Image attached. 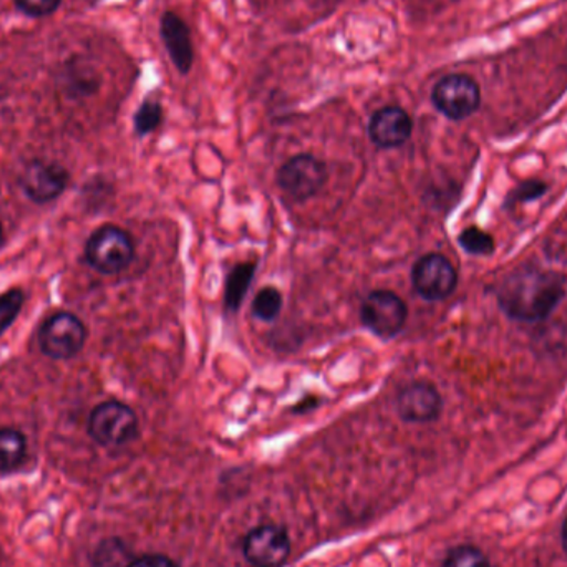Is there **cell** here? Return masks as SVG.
<instances>
[{
    "mask_svg": "<svg viewBox=\"0 0 567 567\" xmlns=\"http://www.w3.org/2000/svg\"><path fill=\"white\" fill-rule=\"evenodd\" d=\"M566 295L563 275L536 265L514 269L496 287V302L511 321L543 322Z\"/></svg>",
    "mask_w": 567,
    "mask_h": 567,
    "instance_id": "cell-1",
    "label": "cell"
},
{
    "mask_svg": "<svg viewBox=\"0 0 567 567\" xmlns=\"http://www.w3.org/2000/svg\"><path fill=\"white\" fill-rule=\"evenodd\" d=\"M85 258L95 271L102 274H118L132 264L135 242L125 229L103 225L90 235Z\"/></svg>",
    "mask_w": 567,
    "mask_h": 567,
    "instance_id": "cell-2",
    "label": "cell"
},
{
    "mask_svg": "<svg viewBox=\"0 0 567 567\" xmlns=\"http://www.w3.org/2000/svg\"><path fill=\"white\" fill-rule=\"evenodd\" d=\"M408 308L403 298L387 288L365 295L360 304L361 325L381 340L397 337L407 324Z\"/></svg>",
    "mask_w": 567,
    "mask_h": 567,
    "instance_id": "cell-3",
    "label": "cell"
},
{
    "mask_svg": "<svg viewBox=\"0 0 567 567\" xmlns=\"http://www.w3.org/2000/svg\"><path fill=\"white\" fill-rule=\"evenodd\" d=\"M88 433L102 447H123L138 437V417L122 401H105L93 408Z\"/></svg>",
    "mask_w": 567,
    "mask_h": 567,
    "instance_id": "cell-4",
    "label": "cell"
},
{
    "mask_svg": "<svg viewBox=\"0 0 567 567\" xmlns=\"http://www.w3.org/2000/svg\"><path fill=\"white\" fill-rule=\"evenodd\" d=\"M327 165L317 156L302 153L292 156L277 171V185L294 201L314 198L327 182Z\"/></svg>",
    "mask_w": 567,
    "mask_h": 567,
    "instance_id": "cell-5",
    "label": "cell"
},
{
    "mask_svg": "<svg viewBox=\"0 0 567 567\" xmlns=\"http://www.w3.org/2000/svg\"><path fill=\"white\" fill-rule=\"evenodd\" d=\"M431 102L441 115L461 122L480 108V85L471 76L461 73L443 76L431 92Z\"/></svg>",
    "mask_w": 567,
    "mask_h": 567,
    "instance_id": "cell-6",
    "label": "cell"
},
{
    "mask_svg": "<svg viewBox=\"0 0 567 567\" xmlns=\"http://www.w3.org/2000/svg\"><path fill=\"white\" fill-rule=\"evenodd\" d=\"M411 284L424 301H444L458 285V272L450 259L438 252L421 255L411 269Z\"/></svg>",
    "mask_w": 567,
    "mask_h": 567,
    "instance_id": "cell-7",
    "label": "cell"
},
{
    "mask_svg": "<svg viewBox=\"0 0 567 567\" xmlns=\"http://www.w3.org/2000/svg\"><path fill=\"white\" fill-rule=\"evenodd\" d=\"M86 340V328L76 315L59 312L40 328V348L46 357L66 360L75 357Z\"/></svg>",
    "mask_w": 567,
    "mask_h": 567,
    "instance_id": "cell-8",
    "label": "cell"
},
{
    "mask_svg": "<svg viewBox=\"0 0 567 567\" xmlns=\"http://www.w3.org/2000/svg\"><path fill=\"white\" fill-rule=\"evenodd\" d=\"M242 554L252 567H281L291 556V537L285 527L261 524L245 534Z\"/></svg>",
    "mask_w": 567,
    "mask_h": 567,
    "instance_id": "cell-9",
    "label": "cell"
},
{
    "mask_svg": "<svg viewBox=\"0 0 567 567\" xmlns=\"http://www.w3.org/2000/svg\"><path fill=\"white\" fill-rule=\"evenodd\" d=\"M443 410V398L434 385L413 381L401 388L397 397L398 417L407 423H431Z\"/></svg>",
    "mask_w": 567,
    "mask_h": 567,
    "instance_id": "cell-10",
    "label": "cell"
},
{
    "mask_svg": "<svg viewBox=\"0 0 567 567\" xmlns=\"http://www.w3.org/2000/svg\"><path fill=\"white\" fill-rule=\"evenodd\" d=\"M413 132L410 115L400 106H385L368 123V136L377 148L393 149L405 145Z\"/></svg>",
    "mask_w": 567,
    "mask_h": 567,
    "instance_id": "cell-11",
    "label": "cell"
},
{
    "mask_svg": "<svg viewBox=\"0 0 567 567\" xmlns=\"http://www.w3.org/2000/svg\"><path fill=\"white\" fill-rule=\"evenodd\" d=\"M66 181H69V175L56 162H30L20 176L23 192L40 204L59 198L65 189Z\"/></svg>",
    "mask_w": 567,
    "mask_h": 567,
    "instance_id": "cell-12",
    "label": "cell"
},
{
    "mask_svg": "<svg viewBox=\"0 0 567 567\" xmlns=\"http://www.w3.org/2000/svg\"><path fill=\"white\" fill-rule=\"evenodd\" d=\"M159 32H161L162 43L168 50L169 59L175 63L178 72L186 75L192 69L195 49H192L191 33H189L185 20L168 10L162 13Z\"/></svg>",
    "mask_w": 567,
    "mask_h": 567,
    "instance_id": "cell-13",
    "label": "cell"
},
{
    "mask_svg": "<svg viewBox=\"0 0 567 567\" xmlns=\"http://www.w3.org/2000/svg\"><path fill=\"white\" fill-rule=\"evenodd\" d=\"M255 275L254 262H239L229 272L225 281L224 302L225 308L231 312H238L241 308L242 301L251 287L252 279Z\"/></svg>",
    "mask_w": 567,
    "mask_h": 567,
    "instance_id": "cell-14",
    "label": "cell"
},
{
    "mask_svg": "<svg viewBox=\"0 0 567 567\" xmlns=\"http://www.w3.org/2000/svg\"><path fill=\"white\" fill-rule=\"evenodd\" d=\"M27 441L19 430L0 428V473L15 470L25 460Z\"/></svg>",
    "mask_w": 567,
    "mask_h": 567,
    "instance_id": "cell-15",
    "label": "cell"
},
{
    "mask_svg": "<svg viewBox=\"0 0 567 567\" xmlns=\"http://www.w3.org/2000/svg\"><path fill=\"white\" fill-rule=\"evenodd\" d=\"M282 305H284V297L281 291L269 285V287H262L252 298L251 312L258 321L271 324L281 315Z\"/></svg>",
    "mask_w": 567,
    "mask_h": 567,
    "instance_id": "cell-16",
    "label": "cell"
},
{
    "mask_svg": "<svg viewBox=\"0 0 567 567\" xmlns=\"http://www.w3.org/2000/svg\"><path fill=\"white\" fill-rule=\"evenodd\" d=\"M458 244L466 254L476 255V258H487L496 249L493 235L476 225H470L461 231L458 235Z\"/></svg>",
    "mask_w": 567,
    "mask_h": 567,
    "instance_id": "cell-17",
    "label": "cell"
},
{
    "mask_svg": "<svg viewBox=\"0 0 567 567\" xmlns=\"http://www.w3.org/2000/svg\"><path fill=\"white\" fill-rule=\"evenodd\" d=\"M547 189L549 186L543 179H527L507 192L504 206L513 208V206L524 204V202L536 201L540 196L546 195Z\"/></svg>",
    "mask_w": 567,
    "mask_h": 567,
    "instance_id": "cell-18",
    "label": "cell"
},
{
    "mask_svg": "<svg viewBox=\"0 0 567 567\" xmlns=\"http://www.w3.org/2000/svg\"><path fill=\"white\" fill-rule=\"evenodd\" d=\"M443 567H491L486 554L474 546H458L448 553Z\"/></svg>",
    "mask_w": 567,
    "mask_h": 567,
    "instance_id": "cell-19",
    "label": "cell"
},
{
    "mask_svg": "<svg viewBox=\"0 0 567 567\" xmlns=\"http://www.w3.org/2000/svg\"><path fill=\"white\" fill-rule=\"evenodd\" d=\"M135 132L139 136L149 135L155 132L162 122V106L153 99H146L141 103L138 112L135 113Z\"/></svg>",
    "mask_w": 567,
    "mask_h": 567,
    "instance_id": "cell-20",
    "label": "cell"
},
{
    "mask_svg": "<svg viewBox=\"0 0 567 567\" xmlns=\"http://www.w3.org/2000/svg\"><path fill=\"white\" fill-rule=\"evenodd\" d=\"M23 304V294L19 288L6 292L0 295V334L10 327Z\"/></svg>",
    "mask_w": 567,
    "mask_h": 567,
    "instance_id": "cell-21",
    "label": "cell"
},
{
    "mask_svg": "<svg viewBox=\"0 0 567 567\" xmlns=\"http://www.w3.org/2000/svg\"><path fill=\"white\" fill-rule=\"evenodd\" d=\"M62 0H15V6L30 17H45L59 9Z\"/></svg>",
    "mask_w": 567,
    "mask_h": 567,
    "instance_id": "cell-22",
    "label": "cell"
},
{
    "mask_svg": "<svg viewBox=\"0 0 567 567\" xmlns=\"http://www.w3.org/2000/svg\"><path fill=\"white\" fill-rule=\"evenodd\" d=\"M126 567H178L175 560L162 554H145V556L136 557Z\"/></svg>",
    "mask_w": 567,
    "mask_h": 567,
    "instance_id": "cell-23",
    "label": "cell"
},
{
    "mask_svg": "<svg viewBox=\"0 0 567 567\" xmlns=\"http://www.w3.org/2000/svg\"><path fill=\"white\" fill-rule=\"evenodd\" d=\"M563 543H564V547H566V550H567V519H566V523H564V527H563Z\"/></svg>",
    "mask_w": 567,
    "mask_h": 567,
    "instance_id": "cell-24",
    "label": "cell"
},
{
    "mask_svg": "<svg viewBox=\"0 0 567 567\" xmlns=\"http://www.w3.org/2000/svg\"><path fill=\"white\" fill-rule=\"evenodd\" d=\"M0 242H2V222H0Z\"/></svg>",
    "mask_w": 567,
    "mask_h": 567,
    "instance_id": "cell-25",
    "label": "cell"
}]
</instances>
